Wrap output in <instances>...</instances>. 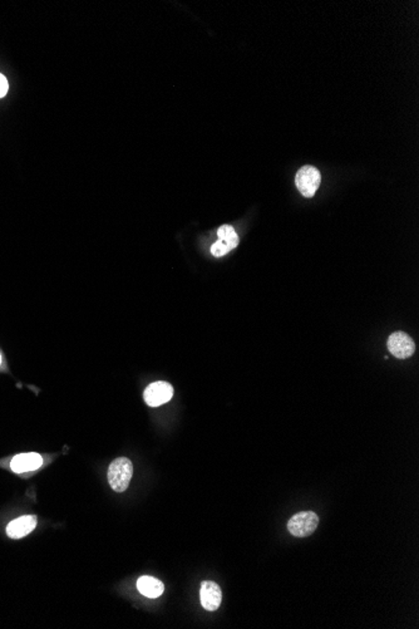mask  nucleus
<instances>
[{
    "label": "nucleus",
    "instance_id": "6",
    "mask_svg": "<svg viewBox=\"0 0 419 629\" xmlns=\"http://www.w3.org/2000/svg\"><path fill=\"white\" fill-rule=\"evenodd\" d=\"M174 396V387L165 381H159L150 386H147L143 399L147 405L151 407H159V406L167 403L171 401Z\"/></svg>",
    "mask_w": 419,
    "mask_h": 629
},
{
    "label": "nucleus",
    "instance_id": "2",
    "mask_svg": "<svg viewBox=\"0 0 419 629\" xmlns=\"http://www.w3.org/2000/svg\"><path fill=\"white\" fill-rule=\"evenodd\" d=\"M319 517L314 511H301L295 514L287 523V530L296 538H305L316 530Z\"/></svg>",
    "mask_w": 419,
    "mask_h": 629
},
{
    "label": "nucleus",
    "instance_id": "3",
    "mask_svg": "<svg viewBox=\"0 0 419 629\" xmlns=\"http://www.w3.org/2000/svg\"><path fill=\"white\" fill-rule=\"evenodd\" d=\"M322 181V175L319 170L313 166L301 168L295 176V185L300 194L305 197H313L319 189Z\"/></svg>",
    "mask_w": 419,
    "mask_h": 629
},
{
    "label": "nucleus",
    "instance_id": "8",
    "mask_svg": "<svg viewBox=\"0 0 419 629\" xmlns=\"http://www.w3.org/2000/svg\"><path fill=\"white\" fill-rule=\"evenodd\" d=\"M35 526H37V517L34 515L18 517L8 524V537L12 539L24 538L34 530Z\"/></svg>",
    "mask_w": 419,
    "mask_h": 629
},
{
    "label": "nucleus",
    "instance_id": "10",
    "mask_svg": "<svg viewBox=\"0 0 419 629\" xmlns=\"http://www.w3.org/2000/svg\"><path fill=\"white\" fill-rule=\"evenodd\" d=\"M137 589L141 595H145L147 598H159L161 597L165 586L161 581L156 579L154 577L150 575H143L137 581Z\"/></svg>",
    "mask_w": 419,
    "mask_h": 629
},
{
    "label": "nucleus",
    "instance_id": "7",
    "mask_svg": "<svg viewBox=\"0 0 419 629\" xmlns=\"http://www.w3.org/2000/svg\"><path fill=\"white\" fill-rule=\"evenodd\" d=\"M200 601L201 606L209 612L217 610L223 601V592L215 581H205L200 588Z\"/></svg>",
    "mask_w": 419,
    "mask_h": 629
},
{
    "label": "nucleus",
    "instance_id": "9",
    "mask_svg": "<svg viewBox=\"0 0 419 629\" xmlns=\"http://www.w3.org/2000/svg\"><path fill=\"white\" fill-rule=\"evenodd\" d=\"M42 465V456L32 452V454H19L14 456V459L10 463V468L17 474H23V472L38 470Z\"/></svg>",
    "mask_w": 419,
    "mask_h": 629
},
{
    "label": "nucleus",
    "instance_id": "12",
    "mask_svg": "<svg viewBox=\"0 0 419 629\" xmlns=\"http://www.w3.org/2000/svg\"><path fill=\"white\" fill-rule=\"evenodd\" d=\"M0 364H1V356H0Z\"/></svg>",
    "mask_w": 419,
    "mask_h": 629
},
{
    "label": "nucleus",
    "instance_id": "11",
    "mask_svg": "<svg viewBox=\"0 0 419 629\" xmlns=\"http://www.w3.org/2000/svg\"><path fill=\"white\" fill-rule=\"evenodd\" d=\"M8 88H9V84H8L7 78L4 77L3 74H0V98L4 97L7 94Z\"/></svg>",
    "mask_w": 419,
    "mask_h": 629
},
{
    "label": "nucleus",
    "instance_id": "5",
    "mask_svg": "<svg viewBox=\"0 0 419 629\" xmlns=\"http://www.w3.org/2000/svg\"><path fill=\"white\" fill-rule=\"evenodd\" d=\"M388 350L391 356L399 359H407L412 357L416 352V344L411 337L405 332H396L388 338Z\"/></svg>",
    "mask_w": 419,
    "mask_h": 629
},
{
    "label": "nucleus",
    "instance_id": "4",
    "mask_svg": "<svg viewBox=\"0 0 419 629\" xmlns=\"http://www.w3.org/2000/svg\"><path fill=\"white\" fill-rule=\"evenodd\" d=\"M218 240L211 246V254L216 258H221L235 249L238 245V237L235 229L230 225H223L217 230Z\"/></svg>",
    "mask_w": 419,
    "mask_h": 629
},
{
    "label": "nucleus",
    "instance_id": "1",
    "mask_svg": "<svg viewBox=\"0 0 419 629\" xmlns=\"http://www.w3.org/2000/svg\"><path fill=\"white\" fill-rule=\"evenodd\" d=\"M108 483L116 492L126 491L133 476V465L127 457H119L108 468Z\"/></svg>",
    "mask_w": 419,
    "mask_h": 629
}]
</instances>
